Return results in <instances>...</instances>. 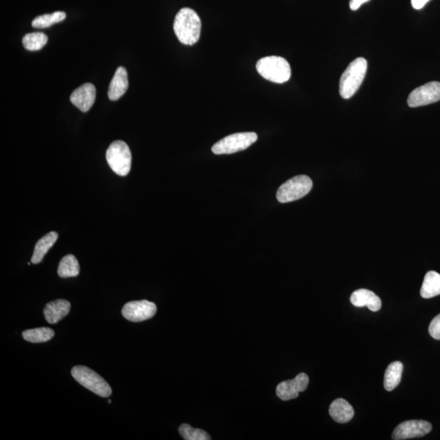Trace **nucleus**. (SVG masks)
Here are the masks:
<instances>
[{"label": "nucleus", "instance_id": "obj_1", "mask_svg": "<svg viewBox=\"0 0 440 440\" xmlns=\"http://www.w3.org/2000/svg\"><path fill=\"white\" fill-rule=\"evenodd\" d=\"M201 29L200 17L193 9L184 8L176 14L174 31L181 44L192 46L198 43Z\"/></svg>", "mask_w": 440, "mask_h": 440}, {"label": "nucleus", "instance_id": "obj_2", "mask_svg": "<svg viewBox=\"0 0 440 440\" xmlns=\"http://www.w3.org/2000/svg\"><path fill=\"white\" fill-rule=\"evenodd\" d=\"M367 68V60L363 58H357L350 63L340 78L339 92L344 99H350L359 90Z\"/></svg>", "mask_w": 440, "mask_h": 440}, {"label": "nucleus", "instance_id": "obj_3", "mask_svg": "<svg viewBox=\"0 0 440 440\" xmlns=\"http://www.w3.org/2000/svg\"><path fill=\"white\" fill-rule=\"evenodd\" d=\"M256 69L262 77L276 83H284L291 77V68L287 60L277 56L260 59Z\"/></svg>", "mask_w": 440, "mask_h": 440}, {"label": "nucleus", "instance_id": "obj_4", "mask_svg": "<svg viewBox=\"0 0 440 440\" xmlns=\"http://www.w3.org/2000/svg\"><path fill=\"white\" fill-rule=\"evenodd\" d=\"M106 160L117 175L126 176L132 168V153L123 140H116L106 151Z\"/></svg>", "mask_w": 440, "mask_h": 440}, {"label": "nucleus", "instance_id": "obj_5", "mask_svg": "<svg viewBox=\"0 0 440 440\" xmlns=\"http://www.w3.org/2000/svg\"><path fill=\"white\" fill-rule=\"evenodd\" d=\"M71 374L81 385L97 396L104 398L111 396L112 389L109 384L91 369L78 365L72 369Z\"/></svg>", "mask_w": 440, "mask_h": 440}, {"label": "nucleus", "instance_id": "obj_6", "mask_svg": "<svg viewBox=\"0 0 440 440\" xmlns=\"http://www.w3.org/2000/svg\"><path fill=\"white\" fill-rule=\"evenodd\" d=\"M312 180L307 176H297L284 183L277 193L280 203H291L305 196L312 189Z\"/></svg>", "mask_w": 440, "mask_h": 440}, {"label": "nucleus", "instance_id": "obj_7", "mask_svg": "<svg viewBox=\"0 0 440 440\" xmlns=\"http://www.w3.org/2000/svg\"><path fill=\"white\" fill-rule=\"evenodd\" d=\"M258 135L255 133H241L228 135L213 145L212 152L217 155L231 154L246 151L256 142Z\"/></svg>", "mask_w": 440, "mask_h": 440}, {"label": "nucleus", "instance_id": "obj_8", "mask_svg": "<svg viewBox=\"0 0 440 440\" xmlns=\"http://www.w3.org/2000/svg\"><path fill=\"white\" fill-rule=\"evenodd\" d=\"M440 101V83L430 82L423 86L416 87L408 98V105L411 108L433 104Z\"/></svg>", "mask_w": 440, "mask_h": 440}, {"label": "nucleus", "instance_id": "obj_9", "mask_svg": "<svg viewBox=\"0 0 440 440\" xmlns=\"http://www.w3.org/2000/svg\"><path fill=\"white\" fill-rule=\"evenodd\" d=\"M432 425L427 421L411 420L404 421L395 429L392 439L404 440L423 437L432 432Z\"/></svg>", "mask_w": 440, "mask_h": 440}, {"label": "nucleus", "instance_id": "obj_10", "mask_svg": "<svg viewBox=\"0 0 440 440\" xmlns=\"http://www.w3.org/2000/svg\"><path fill=\"white\" fill-rule=\"evenodd\" d=\"M157 306L155 303L148 301H133L126 303L121 314L126 320L140 322L151 319L155 316Z\"/></svg>", "mask_w": 440, "mask_h": 440}, {"label": "nucleus", "instance_id": "obj_11", "mask_svg": "<svg viewBox=\"0 0 440 440\" xmlns=\"http://www.w3.org/2000/svg\"><path fill=\"white\" fill-rule=\"evenodd\" d=\"M309 384V378L306 373H299L292 380L285 381L278 384L277 396L280 400L287 401L296 399L299 392L305 391Z\"/></svg>", "mask_w": 440, "mask_h": 440}, {"label": "nucleus", "instance_id": "obj_12", "mask_svg": "<svg viewBox=\"0 0 440 440\" xmlns=\"http://www.w3.org/2000/svg\"><path fill=\"white\" fill-rule=\"evenodd\" d=\"M96 90L92 83H85L72 92L70 101L82 112L90 110L96 101Z\"/></svg>", "mask_w": 440, "mask_h": 440}, {"label": "nucleus", "instance_id": "obj_13", "mask_svg": "<svg viewBox=\"0 0 440 440\" xmlns=\"http://www.w3.org/2000/svg\"><path fill=\"white\" fill-rule=\"evenodd\" d=\"M350 303L355 307H367L372 312H378L382 307V301L371 290L360 289L355 290L350 296Z\"/></svg>", "mask_w": 440, "mask_h": 440}, {"label": "nucleus", "instance_id": "obj_14", "mask_svg": "<svg viewBox=\"0 0 440 440\" xmlns=\"http://www.w3.org/2000/svg\"><path fill=\"white\" fill-rule=\"evenodd\" d=\"M128 76L124 67H119L117 69L109 87V96L110 101H118L123 96L128 89Z\"/></svg>", "mask_w": 440, "mask_h": 440}, {"label": "nucleus", "instance_id": "obj_15", "mask_svg": "<svg viewBox=\"0 0 440 440\" xmlns=\"http://www.w3.org/2000/svg\"><path fill=\"white\" fill-rule=\"evenodd\" d=\"M70 303L65 299L50 302L44 307V314L49 324L54 325L67 316L70 311Z\"/></svg>", "mask_w": 440, "mask_h": 440}, {"label": "nucleus", "instance_id": "obj_16", "mask_svg": "<svg viewBox=\"0 0 440 440\" xmlns=\"http://www.w3.org/2000/svg\"><path fill=\"white\" fill-rule=\"evenodd\" d=\"M330 415L337 423H346L353 418V406L344 399H337L330 406Z\"/></svg>", "mask_w": 440, "mask_h": 440}, {"label": "nucleus", "instance_id": "obj_17", "mask_svg": "<svg viewBox=\"0 0 440 440\" xmlns=\"http://www.w3.org/2000/svg\"><path fill=\"white\" fill-rule=\"evenodd\" d=\"M58 233L57 232H50L36 243L34 254L31 258V264H40L44 260L46 253L57 242Z\"/></svg>", "mask_w": 440, "mask_h": 440}, {"label": "nucleus", "instance_id": "obj_18", "mask_svg": "<svg viewBox=\"0 0 440 440\" xmlns=\"http://www.w3.org/2000/svg\"><path fill=\"white\" fill-rule=\"evenodd\" d=\"M420 294L423 298L440 296V274L434 271H428L425 276Z\"/></svg>", "mask_w": 440, "mask_h": 440}, {"label": "nucleus", "instance_id": "obj_19", "mask_svg": "<svg viewBox=\"0 0 440 440\" xmlns=\"http://www.w3.org/2000/svg\"><path fill=\"white\" fill-rule=\"evenodd\" d=\"M403 371H404V365L400 362H395L388 365L385 376H384V387L387 391H391L399 386Z\"/></svg>", "mask_w": 440, "mask_h": 440}, {"label": "nucleus", "instance_id": "obj_20", "mask_svg": "<svg viewBox=\"0 0 440 440\" xmlns=\"http://www.w3.org/2000/svg\"><path fill=\"white\" fill-rule=\"evenodd\" d=\"M81 271L78 261L76 256L68 255L60 260L58 273L60 278H68L77 277Z\"/></svg>", "mask_w": 440, "mask_h": 440}, {"label": "nucleus", "instance_id": "obj_21", "mask_svg": "<svg viewBox=\"0 0 440 440\" xmlns=\"http://www.w3.org/2000/svg\"><path fill=\"white\" fill-rule=\"evenodd\" d=\"M54 335V330L46 327L28 330L22 333L23 339L32 344L45 343L53 339Z\"/></svg>", "mask_w": 440, "mask_h": 440}, {"label": "nucleus", "instance_id": "obj_22", "mask_svg": "<svg viewBox=\"0 0 440 440\" xmlns=\"http://www.w3.org/2000/svg\"><path fill=\"white\" fill-rule=\"evenodd\" d=\"M48 36L44 33H30L23 37L22 44L28 51H39L48 43Z\"/></svg>", "mask_w": 440, "mask_h": 440}, {"label": "nucleus", "instance_id": "obj_23", "mask_svg": "<svg viewBox=\"0 0 440 440\" xmlns=\"http://www.w3.org/2000/svg\"><path fill=\"white\" fill-rule=\"evenodd\" d=\"M67 17V14L64 12H56L51 14H45L35 18L32 22V26L34 28H48L56 23L62 22Z\"/></svg>", "mask_w": 440, "mask_h": 440}, {"label": "nucleus", "instance_id": "obj_24", "mask_svg": "<svg viewBox=\"0 0 440 440\" xmlns=\"http://www.w3.org/2000/svg\"><path fill=\"white\" fill-rule=\"evenodd\" d=\"M181 437L186 440H210L209 434L201 429L190 427L189 424H182L179 428Z\"/></svg>", "mask_w": 440, "mask_h": 440}, {"label": "nucleus", "instance_id": "obj_25", "mask_svg": "<svg viewBox=\"0 0 440 440\" xmlns=\"http://www.w3.org/2000/svg\"><path fill=\"white\" fill-rule=\"evenodd\" d=\"M429 333L434 339L440 340V314L435 316L430 322Z\"/></svg>", "mask_w": 440, "mask_h": 440}, {"label": "nucleus", "instance_id": "obj_26", "mask_svg": "<svg viewBox=\"0 0 440 440\" xmlns=\"http://www.w3.org/2000/svg\"><path fill=\"white\" fill-rule=\"evenodd\" d=\"M369 1V0H350V8L352 10L355 11L362 6L363 3Z\"/></svg>", "mask_w": 440, "mask_h": 440}, {"label": "nucleus", "instance_id": "obj_27", "mask_svg": "<svg viewBox=\"0 0 440 440\" xmlns=\"http://www.w3.org/2000/svg\"><path fill=\"white\" fill-rule=\"evenodd\" d=\"M429 1L430 0H411L412 6L416 10L423 8Z\"/></svg>", "mask_w": 440, "mask_h": 440}]
</instances>
